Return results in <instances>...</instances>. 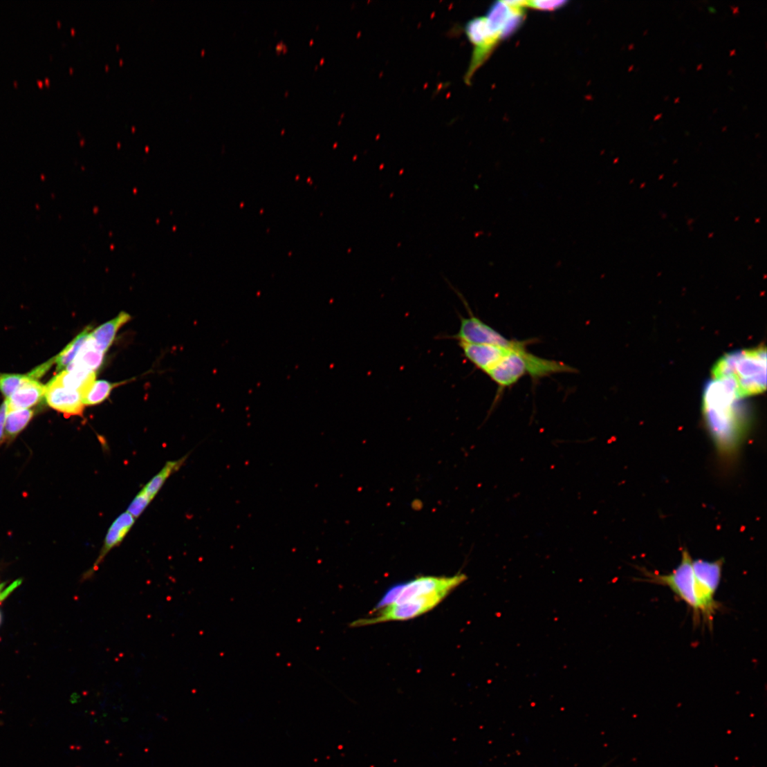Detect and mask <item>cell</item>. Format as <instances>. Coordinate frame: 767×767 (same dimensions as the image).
<instances>
[{
	"mask_svg": "<svg viewBox=\"0 0 767 767\" xmlns=\"http://www.w3.org/2000/svg\"><path fill=\"white\" fill-rule=\"evenodd\" d=\"M404 586L405 584H398L388 590L381 600L378 603L374 611H381L384 609V608L394 604L396 600H398Z\"/></svg>",
	"mask_w": 767,
	"mask_h": 767,
	"instance_id": "22",
	"label": "cell"
},
{
	"mask_svg": "<svg viewBox=\"0 0 767 767\" xmlns=\"http://www.w3.org/2000/svg\"><path fill=\"white\" fill-rule=\"evenodd\" d=\"M130 320L129 314L121 312L115 319L101 325L92 333H90L89 337L94 347L103 353H107L112 346L118 331Z\"/></svg>",
	"mask_w": 767,
	"mask_h": 767,
	"instance_id": "13",
	"label": "cell"
},
{
	"mask_svg": "<svg viewBox=\"0 0 767 767\" xmlns=\"http://www.w3.org/2000/svg\"><path fill=\"white\" fill-rule=\"evenodd\" d=\"M187 458L188 456H185L177 461H167L164 468L143 488L152 499L160 492L171 475L182 467Z\"/></svg>",
	"mask_w": 767,
	"mask_h": 767,
	"instance_id": "16",
	"label": "cell"
},
{
	"mask_svg": "<svg viewBox=\"0 0 767 767\" xmlns=\"http://www.w3.org/2000/svg\"><path fill=\"white\" fill-rule=\"evenodd\" d=\"M19 584L20 583L17 580L15 581L13 584L10 585L7 588H5V586L3 585H0V602L6 598V597L9 595L10 593H12V591L15 590Z\"/></svg>",
	"mask_w": 767,
	"mask_h": 767,
	"instance_id": "25",
	"label": "cell"
},
{
	"mask_svg": "<svg viewBox=\"0 0 767 767\" xmlns=\"http://www.w3.org/2000/svg\"><path fill=\"white\" fill-rule=\"evenodd\" d=\"M0 622H1V614H0Z\"/></svg>",
	"mask_w": 767,
	"mask_h": 767,
	"instance_id": "26",
	"label": "cell"
},
{
	"mask_svg": "<svg viewBox=\"0 0 767 767\" xmlns=\"http://www.w3.org/2000/svg\"><path fill=\"white\" fill-rule=\"evenodd\" d=\"M722 559L714 562L694 560L689 551L683 549L679 565L667 574L642 570L643 581L669 588L694 611L695 616L712 625L719 609L715 600L721 584Z\"/></svg>",
	"mask_w": 767,
	"mask_h": 767,
	"instance_id": "2",
	"label": "cell"
},
{
	"mask_svg": "<svg viewBox=\"0 0 767 767\" xmlns=\"http://www.w3.org/2000/svg\"><path fill=\"white\" fill-rule=\"evenodd\" d=\"M712 379L728 385L739 399L766 389V349L764 346L723 355L712 369Z\"/></svg>",
	"mask_w": 767,
	"mask_h": 767,
	"instance_id": "3",
	"label": "cell"
},
{
	"mask_svg": "<svg viewBox=\"0 0 767 767\" xmlns=\"http://www.w3.org/2000/svg\"><path fill=\"white\" fill-rule=\"evenodd\" d=\"M467 575L459 573L452 577L424 576L405 584L404 589L394 604H402L414 598L432 594H445L467 580Z\"/></svg>",
	"mask_w": 767,
	"mask_h": 767,
	"instance_id": "6",
	"label": "cell"
},
{
	"mask_svg": "<svg viewBox=\"0 0 767 767\" xmlns=\"http://www.w3.org/2000/svg\"><path fill=\"white\" fill-rule=\"evenodd\" d=\"M445 594H432L421 596L402 604H393L381 610L374 618L360 619L350 624L351 627H360L389 621H405L425 614L437 606Z\"/></svg>",
	"mask_w": 767,
	"mask_h": 767,
	"instance_id": "5",
	"label": "cell"
},
{
	"mask_svg": "<svg viewBox=\"0 0 767 767\" xmlns=\"http://www.w3.org/2000/svg\"><path fill=\"white\" fill-rule=\"evenodd\" d=\"M96 373L81 368L67 367L52 379L60 385L84 393L95 381Z\"/></svg>",
	"mask_w": 767,
	"mask_h": 767,
	"instance_id": "14",
	"label": "cell"
},
{
	"mask_svg": "<svg viewBox=\"0 0 767 767\" xmlns=\"http://www.w3.org/2000/svg\"><path fill=\"white\" fill-rule=\"evenodd\" d=\"M120 385L105 380H95L82 394L84 405L93 406L102 403L109 398L113 389Z\"/></svg>",
	"mask_w": 767,
	"mask_h": 767,
	"instance_id": "19",
	"label": "cell"
},
{
	"mask_svg": "<svg viewBox=\"0 0 767 767\" xmlns=\"http://www.w3.org/2000/svg\"><path fill=\"white\" fill-rule=\"evenodd\" d=\"M28 376L12 374H0V391L9 398Z\"/></svg>",
	"mask_w": 767,
	"mask_h": 767,
	"instance_id": "20",
	"label": "cell"
},
{
	"mask_svg": "<svg viewBox=\"0 0 767 767\" xmlns=\"http://www.w3.org/2000/svg\"><path fill=\"white\" fill-rule=\"evenodd\" d=\"M34 416V411L17 409L8 412L5 433L6 439H14L29 425Z\"/></svg>",
	"mask_w": 767,
	"mask_h": 767,
	"instance_id": "17",
	"label": "cell"
},
{
	"mask_svg": "<svg viewBox=\"0 0 767 767\" xmlns=\"http://www.w3.org/2000/svg\"><path fill=\"white\" fill-rule=\"evenodd\" d=\"M136 519L127 512L117 517L109 528L98 557L91 569L84 574L83 580L86 581L92 578L104 558L107 557V555L123 542L132 526H133Z\"/></svg>",
	"mask_w": 767,
	"mask_h": 767,
	"instance_id": "9",
	"label": "cell"
},
{
	"mask_svg": "<svg viewBox=\"0 0 767 767\" xmlns=\"http://www.w3.org/2000/svg\"><path fill=\"white\" fill-rule=\"evenodd\" d=\"M45 398L53 409L68 416H82L85 405L80 391L66 388L52 380L46 385Z\"/></svg>",
	"mask_w": 767,
	"mask_h": 767,
	"instance_id": "8",
	"label": "cell"
},
{
	"mask_svg": "<svg viewBox=\"0 0 767 767\" xmlns=\"http://www.w3.org/2000/svg\"><path fill=\"white\" fill-rule=\"evenodd\" d=\"M525 350L526 349L512 350L487 373L497 385L499 391L513 386L526 375L522 355Z\"/></svg>",
	"mask_w": 767,
	"mask_h": 767,
	"instance_id": "7",
	"label": "cell"
},
{
	"mask_svg": "<svg viewBox=\"0 0 767 767\" xmlns=\"http://www.w3.org/2000/svg\"><path fill=\"white\" fill-rule=\"evenodd\" d=\"M104 353L98 351L89 335L82 349L67 367L81 368L96 372L102 365Z\"/></svg>",
	"mask_w": 767,
	"mask_h": 767,
	"instance_id": "15",
	"label": "cell"
},
{
	"mask_svg": "<svg viewBox=\"0 0 767 767\" xmlns=\"http://www.w3.org/2000/svg\"><path fill=\"white\" fill-rule=\"evenodd\" d=\"M465 357L476 367L488 373L512 349L490 345L459 342Z\"/></svg>",
	"mask_w": 767,
	"mask_h": 767,
	"instance_id": "10",
	"label": "cell"
},
{
	"mask_svg": "<svg viewBox=\"0 0 767 767\" xmlns=\"http://www.w3.org/2000/svg\"><path fill=\"white\" fill-rule=\"evenodd\" d=\"M153 499L142 488L131 502L127 512L136 519L140 517Z\"/></svg>",
	"mask_w": 767,
	"mask_h": 767,
	"instance_id": "21",
	"label": "cell"
},
{
	"mask_svg": "<svg viewBox=\"0 0 767 767\" xmlns=\"http://www.w3.org/2000/svg\"><path fill=\"white\" fill-rule=\"evenodd\" d=\"M564 1H531L526 2V7L542 11H553L564 6Z\"/></svg>",
	"mask_w": 767,
	"mask_h": 767,
	"instance_id": "23",
	"label": "cell"
},
{
	"mask_svg": "<svg viewBox=\"0 0 767 767\" xmlns=\"http://www.w3.org/2000/svg\"><path fill=\"white\" fill-rule=\"evenodd\" d=\"M46 386L30 376L7 399L8 412L26 409L37 405L45 396Z\"/></svg>",
	"mask_w": 767,
	"mask_h": 767,
	"instance_id": "12",
	"label": "cell"
},
{
	"mask_svg": "<svg viewBox=\"0 0 767 767\" xmlns=\"http://www.w3.org/2000/svg\"><path fill=\"white\" fill-rule=\"evenodd\" d=\"M726 384L712 380L705 388L703 415L705 425L721 464L726 468L737 461L748 436V411Z\"/></svg>",
	"mask_w": 767,
	"mask_h": 767,
	"instance_id": "1",
	"label": "cell"
},
{
	"mask_svg": "<svg viewBox=\"0 0 767 767\" xmlns=\"http://www.w3.org/2000/svg\"><path fill=\"white\" fill-rule=\"evenodd\" d=\"M7 414L8 405L6 400L3 404L0 406V445H1L6 440L5 428Z\"/></svg>",
	"mask_w": 767,
	"mask_h": 767,
	"instance_id": "24",
	"label": "cell"
},
{
	"mask_svg": "<svg viewBox=\"0 0 767 767\" xmlns=\"http://www.w3.org/2000/svg\"><path fill=\"white\" fill-rule=\"evenodd\" d=\"M91 327L89 326L84 331L79 334L55 358L57 364V371L62 372L74 360L76 355L80 351L84 344L86 342L91 331Z\"/></svg>",
	"mask_w": 767,
	"mask_h": 767,
	"instance_id": "18",
	"label": "cell"
},
{
	"mask_svg": "<svg viewBox=\"0 0 767 767\" xmlns=\"http://www.w3.org/2000/svg\"><path fill=\"white\" fill-rule=\"evenodd\" d=\"M525 361L526 374L534 380L560 373H575L577 370L562 362L548 360L537 356L526 350L522 353Z\"/></svg>",
	"mask_w": 767,
	"mask_h": 767,
	"instance_id": "11",
	"label": "cell"
},
{
	"mask_svg": "<svg viewBox=\"0 0 767 767\" xmlns=\"http://www.w3.org/2000/svg\"><path fill=\"white\" fill-rule=\"evenodd\" d=\"M465 306L469 311V316H460L461 325L458 333L448 336L447 338L456 340L459 342L490 345L512 350L526 349L528 344L534 342L513 340L506 338L474 315L468 305Z\"/></svg>",
	"mask_w": 767,
	"mask_h": 767,
	"instance_id": "4",
	"label": "cell"
}]
</instances>
